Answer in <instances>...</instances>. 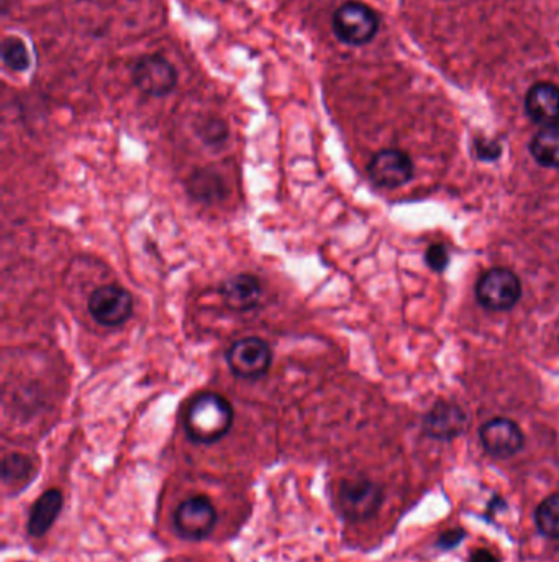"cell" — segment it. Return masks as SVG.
<instances>
[{
	"label": "cell",
	"mask_w": 559,
	"mask_h": 562,
	"mask_svg": "<svg viewBox=\"0 0 559 562\" xmlns=\"http://www.w3.org/2000/svg\"><path fill=\"white\" fill-rule=\"evenodd\" d=\"M235 423L233 405L217 392H200L184 411L185 436L197 444H216L232 431Z\"/></svg>",
	"instance_id": "obj_1"
},
{
	"label": "cell",
	"mask_w": 559,
	"mask_h": 562,
	"mask_svg": "<svg viewBox=\"0 0 559 562\" xmlns=\"http://www.w3.org/2000/svg\"><path fill=\"white\" fill-rule=\"evenodd\" d=\"M476 298L487 311H510L522 298V281L509 268H491L476 283Z\"/></svg>",
	"instance_id": "obj_2"
},
{
	"label": "cell",
	"mask_w": 559,
	"mask_h": 562,
	"mask_svg": "<svg viewBox=\"0 0 559 562\" xmlns=\"http://www.w3.org/2000/svg\"><path fill=\"white\" fill-rule=\"evenodd\" d=\"M337 501L344 519L351 522H366L381 510L385 490L381 485L369 478H348L338 487Z\"/></svg>",
	"instance_id": "obj_3"
},
{
	"label": "cell",
	"mask_w": 559,
	"mask_h": 562,
	"mask_svg": "<svg viewBox=\"0 0 559 562\" xmlns=\"http://www.w3.org/2000/svg\"><path fill=\"white\" fill-rule=\"evenodd\" d=\"M335 37L350 47H363L375 40L379 31V17L373 9L361 2H347L335 11L332 18Z\"/></svg>",
	"instance_id": "obj_4"
},
{
	"label": "cell",
	"mask_w": 559,
	"mask_h": 562,
	"mask_svg": "<svg viewBox=\"0 0 559 562\" xmlns=\"http://www.w3.org/2000/svg\"><path fill=\"white\" fill-rule=\"evenodd\" d=\"M172 522H174L176 532L182 538L203 541V539L209 538L210 533L216 528L219 512L209 497L193 495L176 507Z\"/></svg>",
	"instance_id": "obj_5"
},
{
	"label": "cell",
	"mask_w": 559,
	"mask_h": 562,
	"mask_svg": "<svg viewBox=\"0 0 559 562\" xmlns=\"http://www.w3.org/2000/svg\"><path fill=\"white\" fill-rule=\"evenodd\" d=\"M226 363L238 379L261 380L273 366V349L261 337H243L230 347Z\"/></svg>",
	"instance_id": "obj_6"
},
{
	"label": "cell",
	"mask_w": 559,
	"mask_h": 562,
	"mask_svg": "<svg viewBox=\"0 0 559 562\" xmlns=\"http://www.w3.org/2000/svg\"><path fill=\"white\" fill-rule=\"evenodd\" d=\"M133 295L120 285L95 289L88 298L89 315L104 328H120L133 315Z\"/></svg>",
	"instance_id": "obj_7"
},
{
	"label": "cell",
	"mask_w": 559,
	"mask_h": 562,
	"mask_svg": "<svg viewBox=\"0 0 559 562\" xmlns=\"http://www.w3.org/2000/svg\"><path fill=\"white\" fill-rule=\"evenodd\" d=\"M178 69L162 54H143L132 68V81L143 94L165 98L178 86Z\"/></svg>",
	"instance_id": "obj_8"
},
{
	"label": "cell",
	"mask_w": 559,
	"mask_h": 562,
	"mask_svg": "<svg viewBox=\"0 0 559 562\" xmlns=\"http://www.w3.org/2000/svg\"><path fill=\"white\" fill-rule=\"evenodd\" d=\"M414 162L407 153L398 149H385L376 153L367 165L370 183L382 190H398L414 178Z\"/></svg>",
	"instance_id": "obj_9"
},
{
	"label": "cell",
	"mask_w": 559,
	"mask_h": 562,
	"mask_svg": "<svg viewBox=\"0 0 559 562\" xmlns=\"http://www.w3.org/2000/svg\"><path fill=\"white\" fill-rule=\"evenodd\" d=\"M479 439L485 452L495 459H510L522 451L525 434L522 427L509 418H492L479 430Z\"/></svg>",
	"instance_id": "obj_10"
},
{
	"label": "cell",
	"mask_w": 559,
	"mask_h": 562,
	"mask_svg": "<svg viewBox=\"0 0 559 562\" xmlns=\"http://www.w3.org/2000/svg\"><path fill=\"white\" fill-rule=\"evenodd\" d=\"M424 433L434 440H450L465 434L468 414L452 400H439L424 417Z\"/></svg>",
	"instance_id": "obj_11"
},
{
	"label": "cell",
	"mask_w": 559,
	"mask_h": 562,
	"mask_svg": "<svg viewBox=\"0 0 559 562\" xmlns=\"http://www.w3.org/2000/svg\"><path fill=\"white\" fill-rule=\"evenodd\" d=\"M223 305L235 312H248L258 308L263 299L260 278L251 273H238L226 278L219 289Z\"/></svg>",
	"instance_id": "obj_12"
},
{
	"label": "cell",
	"mask_w": 559,
	"mask_h": 562,
	"mask_svg": "<svg viewBox=\"0 0 559 562\" xmlns=\"http://www.w3.org/2000/svg\"><path fill=\"white\" fill-rule=\"evenodd\" d=\"M525 112L532 123L542 127L559 124V86L536 82L525 95Z\"/></svg>",
	"instance_id": "obj_13"
},
{
	"label": "cell",
	"mask_w": 559,
	"mask_h": 562,
	"mask_svg": "<svg viewBox=\"0 0 559 562\" xmlns=\"http://www.w3.org/2000/svg\"><path fill=\"white\" fill-rule=\"evenodd\" d=\"M63 503H65V497H63V491L57 488H50L41 494L31 504L30 513H28V535L31 538H43L60 516Z\"/></svg>",
	"instance_id": "obj_14"
},
{
	"label": "cell",
	"mask_w": 559,
	"mask_h": 562,
	"mask_svg": "<svg viewBox=\"0 0 559 562\" xmlns=\"http://www.w3.org/2000/svg\"><path fill=\"white\" fill-rule=\"evenodd\" d=\"M185 191L194 201L206 204L220 203L229 196V187L223 180V175L213 168H199L193 171L185 180Z\"/></svg>",
	"instance_id": "obj_15"
},
{
	"label": "cell",
	"mask_w": 559,
	"mask_h": 562,
	"mask_svg": "<svg viewBox=\"0 0 559 562\" xmlns=\"http://www.w3.org/2000/svg\"><path fill=\"white\" fill-rule=\"evenodd\" d=\"M530 153L540 166L545 168H559V127H543L532 142H530Z\"/></svg>",
	"instance_id": "obj_16"
},
{
	"label": "cell",
	"mask_w": 559,
	"mask_h": 562,
	"mask_svg": "<svg viewBox=\"0 0 559 562\" xmlns=\"http://www.w3.org/2000/svg\"><path fill=\"white\" fill-rule=\"evenodd\" d=\"M35 475V464L28 456L12 452L2 461V481L5 487L24 488Z\"/></svg>",
	"instance_id": "obj_17"
},
{
	"label": "cell",
	"mask_w": 559,
	"mask_h": 562,
	"mask_svg": "<svg viewBox=\"0 0 559 562\" xmlns=\"http://www.w3.org/2000/svg\"><path fill=\"white\" fill-rule=\"evenodd\" d=\"M535 525L545 538L559 539V494H551L536 507Z\"/></svg>",
	"instance_id": "obj_18"
},
{
	"label": "cell",
	"mask_w": 559,
	"mask_h": 562,
	"mask_svg": "<svg viewBox=\"0 0 559 562\" xmlns=\"http://www.w3.org/2000/svg\"><path fill=\"white\" fill-rule=\"evenodd\" d=\"M2 62L5 68L15 73H24L30 68V51L22 38L8 37L2 41Z\"/></svg>",
	"instance_id": "obj_19"
},
{
	"label": "cell",
	"mask_w": 559,
	"mask_h": 562,
	"mask_svg": "<svg viewBox=\"0 0 559 562\" xmlns=\"http://www.w3.org/2000/svg\"><path fill=\"white\" fill-rule=\"evenodd\" d=\"M197 137L209 149H220L230 137L229 124L220 117H206L196 129Z\"/></svg>",
	"instance_id": "obj_20"
},
{
	"label": "cell",
	"mask_w": 559,
	"mask_h": 562,
	"mask_svg": "<svg viewBox=\"0 0 559 562\" xmlns=\"http://www.w3.org/2000/svg\"><path fill=\"white\" fill-rule=\"evenodd\" d=\"M503 150L500 142H497V140L484 139V137L476 139L474 145H472V152H474V156L479 162H497V159L503 156Z\"/></svg>",
	"instance_id": "obj_21"
},
{
	"label": "cell",
	"mask_w": 559,
	"mask_h": 562,
	"mask_svg": "<svg viewBox=\"0 0 559 562\" xmlns=\"http://www.w3.org/2000/svg\"><path fill=\"white\" fill-rule=\"evenodd\" d=\"M450 260H452V257H450V251L446 245L431 244L427 252H425V264L431 270L437 271V273H443L448 268Z\"/></svg>",
	"instance_id": "obj_22"
},
{
	"label": "cell",
	"mask_w": 559,
	"mask_h": 562,
	"mask_svg": "<svg viewBox=\"0 0 559 562\" xmlns=\"http://www.w3.org/2000/svg\"><path fill=\"white\" fill-rule=\"evenodd\" d=\"M466 532L463 528H450L446 532H443L442 535L439 536V546L443 551H450V549L458 548L463 541H465Z\"/></svg>",
	"instance_id": "obj_23"
},
{
	"label": "cell",
	"mask_w": 559,
	"mask_h": 562,
	"mask_svg": "<svg viewBox=\"0 0 559 562\" xmlns=\"http://www.w3.org/2000/svg\"><path fill=\"white\" fill-rule=\"evenodd\" d=\"M468 562H503L499 555L495 554L491 549H474L469 555Z\"/></svg>",
	"instance_id": "obj_24"
}]
</instances>
